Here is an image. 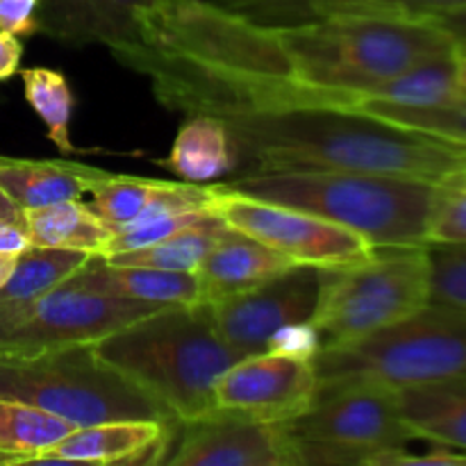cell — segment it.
Returning a JSON list of instances; mask_svg holds the SVG:
<instances>
[{"label":"cell","mask_w":466,"mask_h":466,"mask_svg":"<svg viewBox=\"0 0 466 466\" xmlns=\"http://www.w3.org/2000/svg\"><path fill=\"white\" fill-rule=\"evenodd\" d=\"M114 57L148 77L162 107L221 121L241 176L350 168L444 182L466 167L462 144L403 130L362 112L276 98L232 73L144 41Z\"/></svg>","instance_id":"6da1fadb"},{"label":"cell","mask_w":466,"mask_h":466,"mask_svg":"<svg viewBox=\"0 0 466 466\" xmlns=\"http://www.w3.org/2000/svg\"><path fill=\"white\" fill-rule=\"evenodd\" d=\"M96 350L180 423L217 410L218 376L246 358L218 335L209 303L155 309L96 341Z\"/></svg>","instance_id":"7a4b0ae2"},{"label":"cell","mask_w":466,"mask_h":466,"mask_svg":"<svg viewBox=\"0 0 466 466\" xmlns=\"http://www.w3.org/2000/svg\"><path fill=\"white\" fill-rule=\"evenodd\" d=\"M230 189L291 205L358 232L376 248L428 246L437 182L373 171L255 173L226 182Z\"/></svg>","instance_id":"3957f363"},{"label":"cell","mask_w":466,"mask_h":466,"mask_svg":"<svg viewBox=\"0 0 466 466\" xmlns=\"http://www.w3.org/2000/svg\"><path fill=\"white\" fill-rule=\"evenodd\" d=\"M0 399L23 400L76 428L107 421L180 423L96 344H73L32 358H0Z\"/></svg>","instance_id":"277c9868"},{"label":"cell","mask_w":466,"mask_h":466,"mask_svg":"<svg viewBox=\"0 0 466 466\" xmlns=\"http://www.w3.org/2000/svg\"><path fill=\"white\" fill-rule=\"evenodd\" d=\"M285 426L300 466H391L417 440L400 414L399 390L364 376L319 380L309 408Z\"/></svg>","instance_id":"5b68a950"},{"label":"cell","mask_w":466,"mask_h":466,"mask_svg":"<svg viewBox=\"0 0 466 466\" xmlns=\"http://www.w3.org/2000/svg\"><path fill=\"white\" fill-rule=\"evenodd\" d=\"M428 303V246L376 248L362 262L321 268L319 300L309 321L321 337V349H330L394 326Z\"/></svg>","instance_id":"8992f818"},{"label":"cell","mask_w":466,"mask_h":466,"mask_svg":"<svg viewBox=\"0 0 466 466\" xmlns=\"http://www.w3.org/2000/svg\"><path fill=\"white\" fill-rule=\"evenodd\" d=\"M319 380L376 378L394 387L466 378V309L428 303L403 321L312 358Z\"/></svg>","instance_id":"52a82bcc"},{"label":"cell","mask_w":466,"mask_h":466,"mask_svg":"<svg viewBox=\"0 0 466 466\" xmlns=\"http://www.w3.org/2000/svg\"><path fill=\"white\" fill-rule=\"evenodd\" d=\"M209 209L230 228L285 255L296 264L328 268L362 262L376 246L362 235L291 205L255 198L223 185H212Z\"/></svg>","instance_id":"ba28073f"},{"label":"cell","mask_w":466,"mask_h":466,"mask_svg":"<svg viewBox=\"0 0 466 466\" xmlns=\"http://www.w3.org/2000/svg\"><path fill=\"white\" fill-rule=\"evenodd\" d=\"M12 319L0 337V358H32L73 344H96L157 305L57 287L32 300H9Z\"/></svg>","instance_id":"9c48e42d"},{"label":"cell","mask_w":466,"mask_h":466,"mask_svg":"<svg viewBox=\"0 0 466 466\" xmlns=\"http://www.w3.org/2000/svg\"><path fill=\"white\" fill-rule=\"evenodd\" d=\"M164 464L173 466H300L285 423L212 410L180 423Z\"/></svg>","instance_id":"30bf717a"},{"label":"cell","mask_w":466,"mask_h":466,"mask_svg":"<svg viewBox=\"0 0 466 466\" xmlns=\"http://www.w3.org/2000/svg\"><path fill=\"white\" fill-rule=\"evenodd\" d=\"M321 268L294 264L264 285L212 305L217 330L241 355L267 350L280 328L309 321L319 300Z\"/></svg>","instance_id":"8fae6325"},{"label":"cell","mask_w":466,"mask_h":466,"mask_svg":"<svg viewBox=\"0 0 466 466\" xmlns=\"http://www.w3.org/2000/svg\"><path fill=\"white\" fill-rule=\"evenodd\" d=\"M312 360L262 350L241 358L218 376L214 405L267 423H289L317 394Z\"/></svg>","instance_id":"7c38bea8"},{"label":"cell","mask_w":466,"mask_h":466,"mask_svg":"<svg viewBox=\"0 0 466 466\" xmlns=\"http://www.w3.org/2000/svg\"><path fill=\"white\" fill-rule=\"evenodd\" d=\"M76 171L85 194H91L89 208L112 230V235L153 214L203 209L212 203V185L123 176L77 162Z\"/></svg>","instance_id":"4fadbf2b"},{"label":"cell","mask_w":466,"mask_h":466,"mask_svg":"<svg viewBox=\"0 0 466 466\" xmlns=\"http://www.w3.org/2000/svg\"><path fill=\"white\" fill-rule=\"evenodd\" d=\"M157 0H39L36 32L80 50L105 46L121 53L141 44V14Z\"/></svg>","instance_id":"5bb4252c"},{"label":"cell","mask_w":466,"mask_h":466,"mask_svg":"<svg viewBox=\"0 0 466 466\" xmlns=\"http://www.w3.org/2000/svg\"><path fill=\"white\" fill-rule=\"evenodd\" d=\"M180 423L107 421L76 428L35 464H164Z\"/></svg>","instance_id":"9a60e30c"},{"label":"cell","mask_w":466,"mask_h":466,"mask_svg":"<svg viewBox=\"0 0 466 466\" xmlns=\"http://www.w3.org/2000/svg\"><path fill=\"white\" fill-rule=\"evenodd\" d=\"M258 25H299L328 16L432 18L466 7V0H217Z\"/></svg>","instance_id":"2e32d148"},{"label":"cell","mask_w":466,"mask_h":466,"mask_svg":"<svg viewBox=\"0 0 466 466\" xmlns=\"http://www.w3.org/2000/svg\"><path fill=\"white\" fill-rule=\"evenodd\" d=\"M64 287L114 299L139 300L157 308L203 303L198 273L114 264L103 255H91L89 262L76 276L68 278Z\"/></svg>","instance_id":"e0dca14e"},{"label":"cell","mask_w":466,"mask_h":466,"mask_svg":"<svg viewBox=\"0 0 466 466\" xmlns=\"http://www.w3.org/2000/svg\"><path fill=\"white\" fill-rule=\"evenodd\" d=\"M294 264L296 262L287 259L285 255L230 228V232L214 246L212 253L196 271L203 303H218V300L244 294L280 276Z\"/></svg>","instance_id":"ac0fdd59"},{"label":"cell","mask_w":466,"mask_h":466,"mask_svg":"<svg viewBox=\"0 0 466 466\" xmlns=\"http://www.w3.org/2000/svg\"><path fill=\"white\" fill-rule=\"evenodd\" d=\"M400 414L417 440L466 451V378L396 387Z\"/></svg>","instance_id":"d6986e66"},{"label":"cell","mask_w":466,"mask_h":466,"mask_svg":"<svg viewBox=\"0 0 466 466\" xmlns=\"http://www.w3.org/2000/svg\"><path fill=\"white\" fill-rule=\"evenodd\" d=\"M159 167L185 182L205 185L235 171L237 157L221 121L208 114H189L173 139L171 153Z\"/></svg>","instance_id":"ffe728a7"},{"label":"cell","mask_w":466,"mask_h":466,"mask_svg":"<svg viewBox=\"0 0 466 466\" xmlns=\"http://www.w3.org/2000/svg\"><path fill=\"white\" fill-rule=\"evenodd\" d=\"M0 189L23 209H39L85 194L76 162L21 159L0 155Z\"/></svg>","instance_id":"44dd1931"},{"label":"cell","mask_w":466,"mask_h":466,"mask_svg":"<svg viewBox=\"0 0 466 466\" xmlns=\"http://www.w3.org/2000/svg\"><path fill=\"white\" fill-rule=\"evenodd\" d=\"M25 228L30 246L80 250L89 255H103L112 237V230L96 217L89 203H82L80 198L27 209Z\"/></svg>","instance_id":"7402d4cb"},{"label":"cell","mask_w":466,"mask_h":466,"mask_svg":"<svg viewBox=\"0 0 466 466\" xmlns=\"http://www.w3.org/2000/svg\"><path fill=\"white\" fill-rule=\"evenodd\" d=\"M230 232V226L218 214H208L203 221L167 237L153 246L137 250H126L116 255H103L114 264H130V267L167 268V271H198L214 246Z\"/></svg>","instance_id":"603a6c76"},{"label":"cell","mask_w":466,"mask_h":466,"mask_svg":"<svg viewBox=\"0 0 466 466\" xmlns=\"http://www.w3.org/2000/svg\"><path fill=\"white\" fill-rule=\"evenodd\" d=\"M73 431L76 426L57 414L23 400L0 399V451L12 453L16 464H35L41 453L57 446Z\"/></svg>","instance_id":"cb8c5ba5"},{"label":"cell","mask_w":466,"mask_h":466,"mask_svg":"<svg viewBox=\"0 0 466 466\" xmlns=\"http://www.w3.org/2000/svg\"><path fill=\"white\" fill-rule=\"evenodd\" d=\"M89 253H80V250L30 246L18 253L14 273L0 287V300L39 299V296L62 287L71 276H76L89 262Z\"/></svg>","instance_id":"d4e9b609"},{"label":"cell","mask_w":466,"mask_h":466,"mask_svg":"<svg viewBox=\"0 0 466 466\" xmlns=\"http://www.w3.org/2000/svg\"><path fill=\"white\" fill-rule=\"evenodd\" d=\"M358 112L380 118L403 130L421 132L435 139L466 146V96L440 105H396L371 100L360 105Z\"/></svg>","instance_id":"484cf974"},{"label":"cell","mask_w":466,"mask_h":466,"mask_svg":"<svg viewBox=\"0 0 466 466\" xmlns=\"http://www.w3.org/2000/svg\"><path fill=\"white\" fill-rule=\"evenodd\" d=\"M21 77L25 100L44 121L48 139L53 141L55 148L64 155L76 153V146L71 141V116L76 98H73L66 77L59 71L41 66L25 68L21 71Z\"/></svg>","instance_id":"4316f807"},{"label":"cell","mask_w":466,"mask_h":466,"mask_svg":"<svg viewBox=\"0 0 466 466\" xmlns=\"http://www.w3.org/2000/svg\"><path fill=\"white\" fill-rule=\"evenodd\" d=\"M208 214H212V209H176V212H159L153 217H146L141 221L132 223V226L123 228V230L114 232L109 237L107 246H105L103 255H116L126 253V250H137L146 248V246H153L157 241L167 239V237L176 235V232L185 230V228L194 226V223L203 221Z\"/></svg>","instance_id":"83f0119b"},{"label":"cell","mask_w":466,"mask_h":466,"mask_svg":"<svg viewBox=\"0 0 466 466\" xmlns=\"http://www.w3.org/2000/svg\"><path fill=\"white\" fill-rule=\"evenodd\" d=\"M431 244L466 246V168L437 182L428 226V246Z\"/></svg>","instance_id":"f1b7e54d"},{"label":"cell","mask_w":466,"mask_h":466,"mask_svg":"<svg viewBox=\"0 0 466 466\" xmlns=\"http://www.w3.org/2000/svg\"><path fill=\"white\" fill-rule=\"evenodd\" d=\"M431 303L466 309V246L431 244Z\"/></svg>","instance_id":"f546056e"},{"label":"cell","mask_w":466,"mask_h":466,"mask_svg":"<svg viewBox=\"0 0 466 466\" xmlns=\"http://www.w3.org/2000/svg\"><path fill=\"white\" fill-rule=\"evenodd\" d=\"M321 349V337L312 321H296L280 328L276 335L268 339L267 350L278 355H289V358L312 360Z\"/></svg>","instance_id":"4dcf8cb0"},{"label":"cell","mask_w":466,"mask_h":466,"mask_svg":"<svg viewBox=\"0 0 466 466\" xmlns=\"http://www.w3.org/2000/svg\"><path fill=\"white\" fill-rule=\"evenodd\" d=\"M36 5L39 0H0V30L16 36L35 35Z\"/></svg>","instance_id":"1f68e13d"},{"label":"cell","mask_w":466,"mask_h":466,"mask_svg":"<svg viewBox=\"0 0 466 466\" xmlns=\"http://www.w3.org/2000/svg\"><path fill=\"white\" fill-rule=\"evenodd\" d=\"M391 466H466V451L431 444V451L423 455H412L408 451H400V453H396Z\"/></svg>","instance_id":"d6a6232c"},{"label":"cell","mask_w":466,"mask_h":466,"mask_svg":"<svg viewBox=\"0 0 466 466\" xmlns=\"http://www.w3.org/2000/svg\"><path fill=\"white\" fill-rule=\"evenodd\" d=\"M23 57V44L16 35L0 30V82L18 73Z\"/></svg>","instance_id":"836d02e7"},{"label":"cell","mask_w":466,"mask_h":466,"mask_svg":"<svg viewBox=\"0 0 466 466\" xmlns=\"http://www.w3.org/2000/svg\"><path fill=\"white\" fill-rule=\"evenodd\" d=\"M432 21H435L441 30L449 32L458 55H466V7L440 14V16H432Z\"/></svg>","instance_id":"e575fe53"},{"label":"cell","mask_w":466,"mask_h":466,"mask_svg":"<svg viewBox=\"0 0 466 466\" xmlns=\"http://www.w3.org/2000/svg\"><path fill=\"white\" fill-rule=\"evenodd\" d=\"M30 248L25 223L0 221V253H23Z\"/></svg>","instance_id":"d590c367"},{"label":"cell","mask_w":466,"mask_h":466,"mask_svg":"<svg viewBox=\"0 0 466 466\" xmlns=\"http://www.w3.org/2000/svg\"><path fill=\"white\" fill-rule=\"evenodd\" d=\"M0 221H21L25 223V212L0 189Z\"/></svg>","instance_id":"8d00e7d4"},{"label":"cell","mask_w":466,"mask_h":466,"mask_svg":"<svg viewBox=\"0 0 466 466\" xmlns=\"http://www.w3.org/2000/svg\"><path fill=\"white\" fill-rule=\"evenodd\" d=\"M18 253H0V287L9 280V276L14 273V267H16Z\"/></svg>","instance_id":"74e56055"},{"label":"cell","mask_w":466,"mask_h":466,"mask_svg":"<svg viewBox=\"0 0 466 466\" xmlns=\"http://www.w3.org/2000/svg\"><path fill=\"white\" fill-rule=\"evenodd\" d=\"M458 85L462 96H466V55H458Z\"/></svg>","instance_id":"f35d334b"},{"label":"cell","mask_w":466,"mask_h":466,"mask_svg":"<svg viewBox=\"0 0 466 466\" xmlns=\"http://www.w3.org/2000/svg\"><path fill=\"white\" fill-rule=\"evenodd\" d=\"M464 168H466V167H464Z\"/></svg>","instance_id":"ab89813d"}]
</instances>
